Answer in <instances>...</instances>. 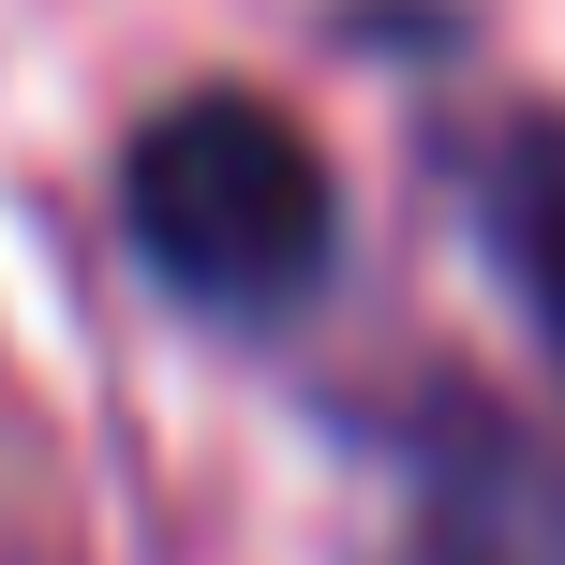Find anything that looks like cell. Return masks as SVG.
Listing matches in <instances>:
<instances>
[{"mask_svg":"<svg viewBox=\"0 0 565 565\" xmlns=\"http://www.w3.org/2000/svg\"><path fill=\"white\" fill-rule=\"evenodd\" d=\"M119 238L164 282L179 312H224V328H268L298 312L342 254V194L328 149L298 135L254 89H179L135 149H119Z\"/></svg>","mask_w":565,"mask_h":565,"instance_id":"obj_1","label":"cell"},{"mask_svg":"<svg viewBox=\"0 0 565 565\" xmlns=\"http://www.w3.org/2000/svg\"><path fill=\"white\" fill-rule=\"evenodd\" d=\"M507 238H521V298H536V328L565 342V164L521 194V224H507Z\"/></svg>","mask_w":565,"mask_h":565,"instance_id":"obj_2","label":"cell"},{"mask_svg":"<svg viewBox=\"0 0 565 565\" xmlns=\"http://www.w3.org/2000/svg\"><path fill=\"white\" fill-rule=\"evenodd\" d=\"M402 565H491V551H461V536H431V551H402Z\"/></svg>","mask_w":565,"mask_h":565,"instance_id":"obj_3","label":"cell"}]
</instances>
